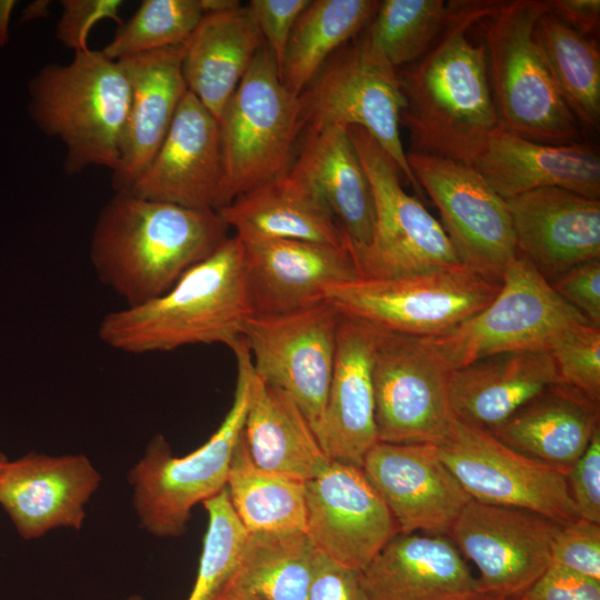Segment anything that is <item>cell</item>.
I'll return each instance as SVG.
<instances>
[{
  "label": "cell",
  "instance_id": "2",
  "mask_svg": "<svg viewBox=\"0 0 600 600\" xmlns=\"http://www.w3.org/2000/svg\"><path fill=\"white\" fill-rule=\"evenodd\" d=\"M217 210L114 192L94 222L89 258L101 283L138 306L167 292L228 238Z\"/></svg>",
  "mask_w": 600,
  "mask_h": 600
},
{
  "label": "cell",
  "instance_id": "23",
  "mask_svg": "<svg viewBox=\"0 0 600 600\" xmlns=\"http://www.w3.org/2000/svg\"><path fill=\"white\" fill-rule=\"evenodd\" d=\"M377 328L341 314L322 419L314 434L331 461L362 467L378 442L373 389Z\"/></svg>",
  "mask_w": 600,
  "mask_h": 600
},
{
  "label": "cell",
  "instance_id": "36",
  "mask_svg": "<svg viewBox=\"0 0 600 600\" xmlns=\"http://www.w3.org/2000/svg\"><path fill=\"white\" fill-rule=\"evenodd\" d=\"M534 37L564 103L586 129L600 123V52L593 40L550 11L537 22Z\"/></svg>",
  "mask_w": 600,
  "mask_h": 600
},
{
  "label": "cell",
  "instance_id": "55",
  "mask_svg": "<svg viewBox=\"0 0 600 600\" xmlns=\"http://www.w3.org/2000/svg\"><path fill=\"white\" fill-rule=\"evenodd\" d=\"M128 600H140V598L138 596H132Z\"/></svg>",
  "mask_w": 600,
  "mask_h": 600
},
{
  "label": "cell",
  "instance_id": "8",
  "mask_svg": "<svg viewBox=\"0 0 600 600\" xmlns=\"http://www.w3.org/2000/svg\"><path fill=\"white\" fill-rule=\"evenodd\" d=\"M501 281L463 264L330 286L324 300L342 316L416 338L444 334L486 308Z\"/></svg>",
  "mask_w": 600,
  "mask_h": 600
},
{
  "label": "cell",
  "instance_id": "11",
  "mask_svg": "<svg viewBox=\"0 0 600 600\" xmlns=\"http://www.w3.org/2000/svg\"><path fill=\"white\" fill-rule=\"evenodd\" d=\"M356 40L340 48L299 96L304 130L327 126L366 130L422 194L400 138L404 99L398 71Z\"/></svg>",
  "mask_w": 600,
  "mask_h": 600
},
{
  "label": "cell",
  "instance_id": "22",
  "mask_svg": "<svg viewBox=\"0 0 600 600\" xmlns=\"http://www.w3.org/2000/svg\"><path fill=\"white\" fill-rule=\"evenodd\" d=\"M506 202L517 250L549 283L574 266L600 258V200L541 188Z\"/></svg>",
  "mask_w": 600,
  "mask_h": 600
},
{
  "label": "cell",
  "instance_id": "6",
  "mask_svg": "<svg viewBox=\"0 0 600 600\" xmlns=\"http://www.w3.org/2000/svg\"><path fill=\"white\" fill-rule=\"evenodd\" d=\"M237 361L233 402L219 428L198 449L174 457L158 434L131 468L133 507L141 526L156 537H178L191 510L227 486L230 462L242 436L254 376L251 354L240 338L231 348Z\"/></svg>",
  "mask_w": 600,
  "mask_h": 600
},
{
  "label": "cell",
  "instance_id": "53",
  "mask_svg": "<svg viewBox=\"0 0 600 600\" xmlns=\"http://www.w3.org/2000/svg\"><path fill=\"white\" fill-rule=\"evenodd\" d=\"M480 600H500V599H497V598L491 597V596H486V597H483V598L480 599Z\"/></svg>",
  "mask_w": 600,
  "mask_h": 600
},
{
  "label": "cell",
  "instance_id": "5",
  "mask_svg": "<svg viewBox=\"0 0 600 600\" xmlns=\"http://www.w3.org/2000/svg\"><path fill=\"white\" fill-rule=\"evenodd\" d=\"M550 1H498L476 29L484 46L501 128L548 144L580 143L584 132L561 98L534 37Z\"/></svg>",
  "mask_w": 600,
  "mask_h": 600
},
{
  "label": "cell",
  "instance_id": "20",
  "mask_svg": "<svg viewBox=\"0 0 600 600\" xmlns=\"http://www.w3.org/2000/svg\"><path fill=\"white\" fill-rule=\"evenodd\" d=\"M243 243L247 292L253 314H280L324 301L333 284L359 278L344 246L299 240Z\"/></svg>",
  "mask_w": 600,
  "mask_h": 600
},
{
  "label": "cell",
  "instance_id": "13",
  "mask_svg": "<svg viewBox=\"0 0 600 600\" xmlns=\"http://www.w3.org/2000/svg\"><path fill=\"white\" fill-rule=\"evenodd\" d=\"M438 454L474 501L518 508L558 523L579 518L566 474L456 418Z\"/></svg>",
  "mask_w": 600,
  "mask_h": 600
},
{
  "label": "cell",
  "instance_id": "28",
  "mask_svg": "<svg viewBox=\"0 0 600 600\" xmlns=\"http://www.w3.org/2000/svg\"><path fill=\"white\" fill-rule=\"evenodd\" d=\"M217 211L244 243L266 240L347 243L342 228L323 198L293 164L283 174Z\"/></svg>",
  "mask_w": 600,
  "mask_h": 600
},
{
  "label": "cell",
  "instance_id": "46",
  "mask_svg": "<svg viewBox=\"0 0 600 600\" xmlns=\"http://www.w3.org/2000/svg\"><path fill=\"white\" fill-rule=\"evenodd\" d=\"M307 600H367L360 571L339 564L316 550Z\"/></svg>",
  "mask_w": 600,
  "mask_h": 600
},
{
  "label": "cell",
  "instance_id": "52",
  "mask_svg": "<svg viewBox=\"0 0 600 600\" xmlns=\"http://www.w3.org/2000/svg\"><path fill=\"white\" fill-rule=\"evenodd\" d=\"M8 461L9 460L7 459V457L2 452H0V474Z\"/></svg>",
  "mask_w": 600,
  "mask_h": 600
},
{
  "label": "cell",
  "instance_id": "10",
  "mask_svg": "<svg viewBox=\"0 0 600 600\" xmlns=\"http://www.w3.org/2000/svg\"><path fill=\"white\" fill-rule=\"evenodd\" d=\"M347 130L367 174L374 210L369 244L349 249L359 278L387 279L462 264L440 221L402 188L392 159L366 130Z\"/></svg>",
  "mask_w": 600,
  "mask_h": 600
},
{
  "label": "cell",
  "instance_id": "3",
  "mask_svg": "<svg viewBox=\"0 0 600 600\" xmlns=\"http://www.w3.org/2000/svg\"><path fill=\"white\" fill-rule=\"evenodd\" d=\"M242 241L228 237L163 294L104 314L98 337L130 354L221 343L231 348L252 316Z\"/></svg>",
  "mask_w": 600,
  "mask_h": 600
},
{
  "label": "cell",
  "instance_id": "38",
  "mask_svg": "<svg viewBox=\"0 0 600 600\" xmlns=\"http://www.w3.org/2000/svg\"><path fill=\"white\" fill-rule=\"evenodd\" d=\"M203 16L200 0H143L101 51L119 61L183 44Z\"/></svg>",
  "mask_w": 600,
  "mask_h": 600
},
{
  "label": "cell",
  "instance_id": "16",
  "mask_svg": "<svg viewBox=\"0 0 600 600\" xmlns=\"http://www.w3.org/2000/svg\"><path fill=\"white\" fill-rule=\"evenodd\" d=\"M559 524L532 511L470 499L447 536L478 569L486 594L508 600L548 569Z\"/></svg>",
  "mask_w": 600,
  "mask_h": 600
},
{
  "label": "cell",
  "instance_id": "15",
  "mask_svg": "<svg viewBox=\"0 0 600 600\" xmlns=\"http://www.w3.org/2000/svg\"><path fill=\"white\" fill-rule=\"evenodd\" d=\"M408 163L441 217L460 262L501 281L517 253L507 202L470 164L407 152Z\"/></svg>",
  "mask_w": 600,
  "mask_h": 600
},
{
  "label": "cell",
  "instance_id": "34",
  "mask_svg": "<svg viewBox=\"0 0 600 600\" xmlns=\"http://www.w3.org/2000/svg\"><path fill=\"white\" fill-rule=\"evenodd\" d=\"M377 0H311L298 18L279 68L283 86L299 97L327 61L374 16Z\"/></svg>",
  "mask_w": 600,
  "mask_h": 600
},
{
  "label": "cell",
  "instance_id": "26",
  "mask_svg": "<svg viewBox=\"0 0 600 600\" xmlns=\"http://www.w3.org/2000/svg\"><path fill=\"white\" fill-rule=\"evenodd\" d=\"M504 200L541 188L600 196V158L587 144H548L499 127L471 164Z\"/></svg>",
  "mask_w": 600,
  "mask_h": 600
},
{
  "label": "cell",
  "instance_id": "12",
  "mask_svg": "<svg viewBox=\"0 0 600 600\" xmlns=\"http://www.w3.org/2000/svg\"><path fill=\"white\" fill-rule=\"evenodd\" d=\"M340 312L328 301L280 314H252L241 338L261 381L286 392L313 432L324 411Z\"/></svg>",
  "mask_w": 600,
  "mask_h": 600
},
{
  "label": "cell",
  "instance_id": "48",
  "mask_svg": "<svg viewBox=\"0 0 600 600\" xmlns=\"http://www.w3.org/2000/svg\"><path fill=\"white\" fill-rule=\"evenodd\" d=\"M550 12L586 37L599 30V0H551Z\"/></svg>",
  "mask_w": 600,
  "mask_h": 600
},
{
  "label": "cell",
  "instance_id": "44",
  "mask_svg": "<svg viewBox=\"0 0 600 600\" xmlns=\"http://www.w3.org/2000/svg\"><path fill=\"white\" fill-rule=\"evenodd\" d=\"M566 478L579 518L600 523V427Z\"/></svg>",
  "mask_w": 600,
  "mask_h": 600
},
{
  "label": "cell",
  "instance_id": "32",
  "mask_svg": "<svg viewBox=\"0 0 600 600\" xmlns=\"http://www.w3.org/2000/svg\"><path fill=\"white\" fill-rule=\"evenodd\" d=\"M243 439L259 468L302 481L318 477L331 462L297 403L256 374Z\"/></svg>",
  "mask_w": 600,
  "mask_h": 600
},
{
  "label": "cell",
  "instance_id": "9",
  "mask_svg": "<svg viewBox=\"0 0 600 600\" xmlns=\"http://www.w3.org/2000/svg\"><path fill=\"white\" fill-rule=\"evenodd\" d=\"M590 323L517 250L496 298L453 330L422 341L452 371L507 351L548 349L571 328Z\"/></svg>",
  "mask_w": 600,
  "mask_h": 600
},
{
  "label": "cell",
  "instance_id": "19",
  "mask_svg": "<svg viewBox=\"0 0 600 600\" xmlns=\"http://www.w3.org/2000/svg\"><path fill=\"white\" fill-rule=\"evenodd\" d=\"M221 180L218 119L187 91L149 167L126 192L193 209L216 210Z\"/></svg>",
  "mask_w": 600,
  "mask_h": 600
},
{
  "label": "cell",
  "instance_id": "56",
  "mask_svg": "<svg viewBox=\"0 0 600 600\" xmlns=\"http://www.w3.org/2000/svg\"><path fill=\"white\" fill-rule=\"evenodd\" d=\"M213 600H219V599H213Z\"/></svg>",
  "mask_w": 600,
  "mask_h": 600
},
{
  "label": "cell",
  "instance_id": "21",
  "mask_svg": "<svg viewBox=\"0 0 600 600\" xmlns=\"http://www.w3.org/2000/svg\"><path fill=\"white\" fill-rule=\"evenodd\" d=\"M101 476L84 454L37 452L8 461L0 474V506L23 539L59 527L79 530Z\"/></svg>",
  "mask_w": 600,
  "mask_h": 600
},
{
  "label": "cell",
  "instance_id": "50",
  "mask_svg": "<svg viewBox=\"0 0 600 600\" xmlns=\"http://www.w3.org/2000/svg\"><path fill=\"white\" fill-rule=\"evenodd\" d=\"M49 8H50V1L48 0L33 1L29 3V6L26 7L23 11L22 20L29 21V20L48 17V14L50 13Z\"/></svg>",
  "mask_w": 600,
  "mask_h": 600
},
{
  "label": "cell",
  "instance_id": "37",
  "mask_svg": "<svg viewBox=\"0 0 600 600\" xmlns=\"http://www.w3.org/2000/svg\"><path fill=\"white\" fill-rule=\"evenodd\" d=\"M448 13L443 0H384L359 40L397 71L419 60L441 31Z\"/></svg>",
  "mask_w": 600,
  "mask_h": 600
},
{
  "label": "cell",
  "instance_id": "24",
  "mask_svg": "<svg viewBox=\"0 0 600 600\" xmlns=\"http://www.w3.org/2000/svg\"><path fill=\"white\" fill-rule=\"evenodd\" d=\"M367 600H480L486 594L448 536L400 533L360 571Z\"/></svg>",
  "mask_w": 600,
  "mask_h": 600
},
{
  "label": "cell",
  "instance_id": "27",
  "mask_svg": "<svg viewBox=\"0 0 600 600\" xmlns=\"http://www.w3.org/2000/svg\"><path fill=\"white\" fill-rule=\"evenodd\" d=\"M556 383L550 350L500 352L450 371V408L457 420L492 432Z\"/></svg>",
  "mask_w": 600,
  "mask_h": 600
},
{
  "label": "cell",
  "instance_id": "29",
  "mask_svg": "<svg viewBox=\"0 0 600 600\" xmlns=\"http://www.w3.org/2000/svg\"><path fill=\"white\" fill-rule=\"evenodd\" d=\"M599 402L556 383L518 410L491 433L509 447L564 474L600 427Z\"/></svg>",
  "mask_w": 600,
  "mask_h": 600
},
{
  "label": "cell",
  "instance_id": "7",
  "mask_svg": "<svg viewBox=\"0 0 600 600\" xmlns=\"http://www.w3.org/2000/svg\"><path fill=\"white\" fill-rule=\"evenodd\" d=\"M222 180L216 210L287 172L299 133L302 106L282 83L264 44L219 119Z\"/></svg>",
  "mask_w": 600,
  "mask_h": 600
},
{
  "label": "cell",
  "instance_id": "30",
  "mask_svg": "<svg viewBox=\"0 0 600 600\" xmlns=\"http://www.w3.org/2000/svg\"><path fill=\"white\" fill-rule=\"evenodd\" d=\"M264 44L246 6L204 14L184 43L187 90L219 119Z\"/></svg>",
  "mask_w": 600,
  "mask_h": 600
},
{
  "label": "cell",
  "instance_id": "40",
  "mask_svg": "<svg viewBox=\"0 0 600 600\" xmlns=\"http://www.w3.org/2000/svg\"><path fill=\"white\" fill-rule=\"evenodd\" d=\"M561 383L600 401V327L579 324L551 347Z\"/></svg>",
  "mask_w": 600,
  "mask_h": 600
},
{
  "label": "cell",
  "instance_id": "18",
  "mask_svg": "<svg viewBox=\"0 0 600 600\" xmlns=\"http://www.w3.org/2000/svg\"><path fill=\"white\" fill-rule=\"evenodd\" d=\"M361 468L400 533L447 536L471 499L432 443L378 441Z\"/></svg>",
  "mask_w": 600,
  "mask_h": 600
},
{
  "label": "cell",
  "instance_id": "17",
  "mask_svg": "<svg viewBox=\"0 0 600 600\" xmlns=\"http://www.w3.org/2000/svg\"><path fill=\"white\" fill-rule=\"evenodd\" d=\"M304 532L318 552L361 571L399 531L362 468L331 461L306 481Z\"/></svg>",
  "mask_w": 600,
  "mask_h": 600
},
{
  "label": "cell",
  "instance_id": "51",
  "mask_svg": "<svg viewBox=\"0 0 600 600\" xmlns=\"http://www.w3.org/2000/svg\"><path fill=\"white\" fill-rule=\"evenodd\" d=\"M204 14L221 12L238 8L241 6L237 0H200Z\"/></svg>",
  "mask_w": 600,
  "mask_h": 600
},
{
  "label": "cell",
  "instance_id": "25",
  "mask_svg": "<svg viewBox=\"0 0 600 600\" xmlns=\"http://www.w3.org/2000/svg\"><path fill=\"white\" fill-rule=\"evenodd\" d=\"M183 49L184 43L119 60L129 81L130 100L120 161L112 172L114 192L128 191L149 167L188 91Z\"/></svg>",
  "mask_w": 600,
  "mask_h": 600
},
{
  "label": "cell",
  "instance_id": "49",
  "mask_svg": "<svg viewBox=\"0 0 600 600\" xmlns=\"http://www.w3.org/2000/svg\"><path fill=\"white\" fill-rule=\"evenodd\" d=\"M18 1L0 0V46L4 47L9 41V23L13 9Z\"/></svg>",
  "mask_w": 600,
  "mask_h": 600
},
{
  "label": "cell",
  "instance_id": "33",
  "mask_svg": "<svg viewBox=\"0 0 600 600\" xmlns=\"http://www.w3.org/2000/svg\"><path fill=\"white\" fill-rule=\"evenodd\" d=\"M314 556L304 531L249 532L217 599L307 600Z\"/></svg>",
  "mask_w": 600,
  "mask_h": 600
},
{
  "label": "cell",
  "instance_id": "47",
  "mask_svg": "<svg viewBox=\"0 0 600 600\" xmlns=\"http://www.w3.org/2000/svg\"><path fill=\"white\" fill-rule=\"evenodd\" d=\"M508 600H600V581L549 566L520 596Z\"/></svg>",
  "mask_w": 600,
  "mask_h": 600
},
{
  "label": "cell",
  "instance_id": "4",
  "mask_svg": "<svg viewBox=\"0 0 600 600\" xmlns=\"http://www.w3.org/2000/svg\"><path fill=\"white\" fill-rule=\"evenodd\" d=\"M28 96L31 121L64 148L67 174L90 167L116 171L130 100L119 61L101 50L74 52L68 63L42 67L30 79Z\"/></svg>",
  "mask_w": 600,
  "mask_h": 600
},
{
  "label": "cell",
  "instance_id": "54",
  "mask_svg": "<svg viewBox=\"0 0 600 600\" xmlns=\"http://www.w3.org/2000/svg\"><path fill=\"white\" fill-rule=\"evenodd\" d=\"M217 599V598H216ZM220 600V599H219ZM232 600H257V599H250V598H238V599H232Z\"/></svg>",
  "mask_w": 600,
  "mask_h": 600
},
{
  "label": "cell",
  "instance_id": "43",
  "mask_svg": "<svg viewBox=\"0 0 600 600\" xmlns=\"http://www.w3.org/2000/svg\"><path fill=\"white\" fill-rule=\"evenodd\" d=\"M311 0H251L246 6L278 69L292 29Z\"/></svg>",
  "mask_w": 600,
  "mask_h": 600
},
{
  "label": "cell",
  "instance_id": "1",
  "mask_svg": "<svg viewBox=\"0 0 600 600\" xmlns=\"http://www.w3.org/2000/svg\"><path fill=\"white\" fill-rule=\"evenodd\" d=\"M498 1H450L444 24L428 51L398 70L404 107L400 124L410 152L472 164L497 130L486 49L471 30Z\"/></svg>",
  "mask_w": 600,
  "mask_h": 600
},
{
  "label": "cell",
  "instance_id": "14",
  "mask_svg": "<svg viewBox=\"0 0 600 600\" xmlns=\"http://www.w3.org/2000/svg\"><path fill=\"white\" fill-rule=\"evenodd\" d=\"M449 373L421 338L377 328L372 377L378 441L439 443L454 419Z\"/></svg>",
  "mask_w": 600,
  "mask_h": 600
},
{
  "label": "cell",
  "instance_id": "45",
  "mask_svg": "<svg viewBox=\"0 0 600 600\" xmlns=\"http://www.w3.org/2000/svg\"><path fill=\"white\" fill-rule=\"evenodd\" d=\"M550 284L591 324L600 327V258L574 266Z\"/></svg>",
  "mask_w": 600,
  "mask_h": 600
},
{
  "label": "cell",
  "instance_id": "35",
  "mask_svg": "<svg viewBox=\"0 0 600 600\" xmlns=\"http://www.w3.org/2000/svg\"><path fill=\"white\" fill-rule=\"evenodd\" d=\"M230 503L250 532L306 531V481L259 468L242 436L226 486Z\"/></svg>",
  "mask_w": 600,
  "mask_h": 600
},
{
  "label": "cell",
  "instance_id": "31",
  "mask_svg": "<svg viewBox=\"0 0 600 600\" xmlns=\"http://www.w3.org/2000/svg\"><path fill=\"white\" fill-rule=\"evenodd\" d=\"M292 164L323 198L342 228L349 249L368 246L374 222L373 199L347 128L306 129L300 154Z\"/></svg>",
  "mask_w": 600,
  "mask_h": 600
},
{
  "label": "cell",
  "instance_id": "41",
  "mask_svg": "<svg viewBox=\"0 0 600 600\" xmlns=\"http://www.w3.org/2000/svg\"><path fill=\"white\" fill-rule=\"evenodd\" d=\"M550 566L600 581V523L577 518L559 524L551 542Z\"/></svg>",
  "mask_w": 600,
  "mask_h": 600
},
{
  "label": "cell",
  "instance_id": "39",
  "mask_svg": "<svg viewBox=\"0 0 600 600\" xmlns=\"http://www.w3.org/2000/svg\"><path fill=\"white\" fill-rule=\"evenodd\" d=\"M208 528L197 578L187 600H213L234 572L249 531L238 519L224 488L203 503Z\"/></svg>",
  "mask_w": 600,
  "mask_h": 600
},
{
  "label": "cell",
  "instance_id": "42",
  "mask_svg": "<svg viewBox=\"0 0 600 600\" xmlns=\"http://www.w3.org/2000/svg\"><path fill=\"white\" fill-rule=\"evenodd\" d=\"M61 14L56 27V38L74 52L89 49L88 37L101 20L123 22L120 10L122 0H62Z\"/></svg>",
  "mask_w": 600,
  "mask_h": 600
},
{
  "label": "cell",
  "instance_id": "57",
  "mask_svg": "<svg viewBox=\"0 0 600 600\" xmlns=\"http://www.w3.org/2000/svg\"><path fill=\"white\" fill-rule=\"evenodd\" d=\"M500 600H502V599H500Z\"/></svg>",
  "mask_w": 600,
  "mask_h": 600
}]
</instances>
